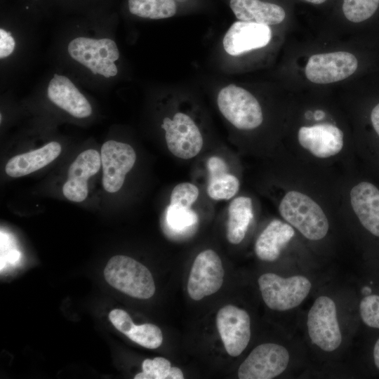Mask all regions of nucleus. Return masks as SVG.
I'll return each mask as SVG.
<instances>
[{
	"mask_svg": "<svg viewBox=\"0 0 379 379\" xmlns=\"http://www.w3.org/2000/svg\"><path fill=\"white\" fill-rule=\"evenodd\" d=\"M283 218L310 240L324 238L329 228L321 208L310 197L297 191L288 192L279 204Z\"/></svg>",
	"mask_w": 379,
	"mask_h": 379,
	"instance_id": "1",
	"label": "nucleus"
},
{
	"mask_svg": "<svg viewBox=\"0 0 379 379\" xmlns=\"http://www.w3.org/2000/svg\"><path fill=\"white\" fill-rule=\"evenodd\" d=\"M104 276L109 284L131 297L147 299L154 294V281L149 270L128 256L111 258Z\"/></svg>",
	"mask_w": 379,
	"mask_h": 379,
	"instance_id": "2",
	"label": "nucleus"
},
{
	"mask_svg": "<svg viewBox=\"0 0 379 379\" xmlns=\"http://www.w3.org/2000/svg\"><path fill=\"white\" fill-rule=\"evenodd\" d=\"M262 298L273 310L286 311L300 305L308 295L312 284L301 275L283 278L274 273L262 274L258 280Z\"/></svg>",
	"mask_w": 379,
	"mask_h": 379,
	"instance_id": "3",
	"label": "nucleus"
},
{
	"mask_svg": "<svg viewBox=\"0 0 379 379\" xmlns=\"http://www.w3.org/2000/svg\"><path fill=\"white\" fill-rule=\"evenodd\" d=\"M217 103L221 114L236 128L252 130L262 122L261 107L257 99L247 90L230 84L218 95Z\"/></svg>",
	"mask_w": 379,
	"mask_h": 379,
	"instance_id": "4",
	"label": "nucleus"
},
{
	"mask_svg": "<svg viewBox=\"0 0 379 379\" xmlns=\"http://www.w3.org/2000/svg\"><path fill=\"white\" fill-rule=\"evenodd\" d=\"M68 53L93 74L109 78L117 74L114 62L119 59V52L116 43L110 39L77 37L69 42Z\"/></svg>",
	"mask_w": 379,
	"mask_h": 379,
	"instance_id": "5",
	"label": "nucleus"
},
{
	"mask_svg": "<svg viewBox=\"0 0 379 379\" xmlns=\"http://www.w3.org/2000/svg\"><path fill=\"white\" fill-rule=\"evenodd\" d=\"M308 333L312 343L326 352H333L342 343L334 301L319 296L310 308L307 321Z\"/></svg>",
	"mask_w": 379,
	"mask_h": 379,
	"instance_id": "6",
	"label": "nucleus"
},
{
	"mask_svg": "<svg viewBox=\"0 0 379 379\" xmlns=\"http://www.w3.org/2000/svg\"><path fill=\"white\" fill-rule=\"evenodd\" d=\"M289 353L280 345L267 343L255 347L238 369L240 379H271L282 373L289 362Z\"/></svg>",
	"mask_w": 379,
	"mask_h": 379,
	"instance_id": "7",
	"label": "nucleus"
},
{
	"mask_svg": "<svg viewBox=\"0 0 379 379\" xmlns=\"http://www.w3.org/2000/svg\"><path fill=\"white\" fill-rule=\"evenodd\" d=\"M169 151L175 157L189 159L197 156L203 146V138L192 119L182 112L173 119L165 117L161 124Z\"/></svg>",
	"mask_w": 379,
	"mask_h": 379,
	"instance_id": "8",
	"label": "nucleus"
},
{
	"mask_svg": "<svg viewBox=\"0 0 379 379\" xmlns=\"http://www.w3.org/2000/svg\"><path fill=\"white\" fill-rule=\"evenodd\" d=\"M224 279V270L219 255L208 249L199 253L191 268L187 292L190 298L199 300L211 295L221 288Z\"/></svg>",
	"mask_w": 379,
	"mask_h": 379,
	"instance_id": "9",
	"label": "nucleus"
},
{
	"mask_svg": "<svg viewBox=\"0 0 379 379\" xmlns=\"http://www.w3.org/2000/svg\"><path fill=\"white\" fill-rule=\"evenodd\" d=\"M100 157L103 188L110 193L118 192L135 162V152L128 144L108 140L101 147Z\"/></svg>",
	"mask_w": 379,
	"mask_h": 379,
	"instance_id": "10",
	"label": "nucleus"
},
{
	"mask_svg": "<svg viewBox=\"0 0 379 379\" xmlns=\"http://www.w3.org/2000/svg\"><path fill=\"white\" fill-rule=\"evenodd\" d=\"M357 66V59L349 52L314 54L307 61L305 75L313 83L330 84L349 77Z\"/></svg>",
	"mask_w": 379,
	"mask_h": 379,
	"instance_id": "11",
	"label": "nucleus"
},
{
	"mask_svg": "<svg viewBox=\"0 0 379 379\" xmlns=\"http://www.w3.org/2000/svg\"><path fill=\"white\" fill-rule=\"evenodd\" d=\"M216 324L227 354L234 357L241 354L251 339V319L247 312L227 305L218 311Z\"/></svg>",
	"mask_w": 379,
	"mask_h": 379,
	"instance_id": "12",
	"label": "nucleus"
},
{
	"mask_svg": "<svg viewBox=\"0 0 379 379\" xmlns=\"http://www.w3.org/2000/svg\"><path fill=\"white\" fill-rule=\"evenodd\" d=\"M271 37L269 25L239 20L227 31L222 45L227 53L236 56L267 46Z\"/></svg>",
	"mask_w": 379,
	"mask_h": 379,
	"instance_id": "13",
	"label": "nucleus"
},
{
	"mask_svg": "<svg viewBox=\"0 0 379 379\" xmlns=\"http://www.w3.org/2000/svg\"><path fill=\"white\" fill-rule=\"evenodd\" d=\"M101 157L95 149L82 152L68 169L67 180L62 187L64 196L74 202L83 201L88 196V180L101 167Z\"/></svg>",
	"mask_w": 379,
	"mask_h": 379,
	"instance_id": "14",
	"label": "nucleus"
},
{
	"mask_svg": "<svg viewBox=\"0 0 379 379\" xmlns=\"http://www.w3.org/2000/svg\"><path fill=\"white\" fill-rule=\"evenodd\" d=\"M298 138L302 147L319 158L335 155L343 147V131L331 124L302 126L298 131Z\"/></svg>",
	"mask_w": 379,
	"mask_h": 379,
	"instance_id": "15",
	"label": "nucleus"
},
{
	"mask_svg": "<svg viewBox=\"0 0 379 379\" xmlns=\"http://www.w3.org/2000/svg\"><path fill=\"white\" fill-rule=\"evenodd\" d=\"M47 94L52 102L76 118H86L92 113L89 102L65 76L55 74Z\"/></svg>",
	"mask_w": 379,
	"mask_h": 379,
	"instance_id": "16",
	"label": "nucleus"
},
{
	"mask_svg": "<svg viewBox=\"0 0 379 379\" xmlns=\"http://www.w3.org/2000/svg\"><path fill=\"white\" fill-rule=\"evenodd\" d=\"M350 201L361 225L379 237V190L372 183L360 182L352 189Z\"/></svg>",
	"mask_w": 379,
	"mask_h": 379,
	"instance_id": "17",
	"label": "nucleus"
},
{
	"mask_svg": "<svg viewBox=\"0 0 379 379\" xmlns=\"http://www.w3.org/2000/svg\"><path fill=\"white\" fill-rule=\"evenodd\" d=\"M60 152V145L51 142L39 149L12 157L7 162L5 171L13 178L28 175L53 161Z\"/></svg>",
	"mask_w": 379,
	"mask_h": 379,
	"instance_id": "18",
	"label": "nucleus"
},
{
	"mask_svg": "<svg viewBox=\"0 0 379 379\" xmlns=\"http://www.w3.org/2000/svg\"><path fill=\"white\" fill-rule=\"evenodd\" d=\"M230 6L236 18L244 22L273 25L286 16L282 7L260 0H230Z\"/></svg>",
	"mask_w": 379,
	"mask_h": 379,
	"instance_id": "19",
	"label": "nucleus"
},
{
	"mask_svg": "<svg viewBox=\"0 0 379 379\" xmlns=\"http://www.w3.org/2000/svg\"><path fill=\"white\" fill-rule=\"evenodd\" d=\"M293 227L279 220H272L262 232L255 244V253L264 261L272 262L294 236Z\"/></svg>",
	"mask_w": 379,
	"mask_h": 379,
	"instance_id": "20",
	"label": "nucleus"
},
{
	"mask_svg": "<svg viewBox=\"0 0 379 379\" xmlns=\"http://www.w3.org/2000/svg\"><path fill=\"white\" fill-rule=\"evenodd\" d=\"M253 217L251 198L241 196L232 201L228 208L227 227V238L231 244H238L244 239Z\"/></svg>",
	"mask_w": 379,
	"mask_h": 379,
	"instance_id": "21",
	"label": "nucleus"
},
{
	"mask_svg": "<svg viewBox=\"0 0 379 379\" xmlns=\"http://www.w3.org/2000/svg\"><path fill=\"white\" fill-rule=\"evenodd\" d=\"M198 220L191 208L170 204L165 212L166 231L174 237L188 235L194 232Z\"/></svg>",
	"mask_w": 379,
	"mask_h": 379,
	"instance_id": "22",
	"label": "nucleus"
},
{
	"mask_svg": "<svg viewBox=\"0 0 379 379\" xmlns=\"http://www.w3.org/2000/svg\"><path fill=\"white\" fill-rule=\"evenodd\" d=\"M128 4L133 15L155 20L171 18L177 10L174 0H128Z\"/></svg>",
	"mask_w": 379,
	"mask_h": 379,
	"instance_id": "23",
	"label": "nucleus"
},
{
	"mask_svg": "<svg viewBox=\"0 0 379 379\" xmlns=\"http://www.w3.org/2000/svg\"><path fill=\"white\" fill-rule=\"evenodd\" d=\"M239 181L228 171L209 174L208 196L214 200L230 199L238 192Z\"/></svg>",
	"mask_w": 379,
	"mask_h": 379,
	"instance_id": "24",
	"label": "nucleus"
},
{
	"mask_svg": "<svg viewBox=\"0 0 379 379\" xmlns=\"http://www.w3.org/2000/svg\"><path fill=\"white\" fill-rule=\"evenodd\" d=\"M378 6L379 0H343V11L348 20L361 22L371 17Z\"/></svg>",
	"mask_w": 379,
	"mask_h": 379,
	"instance_id": "25",
	"label": "nucleus"
},
{
	"mask_svg": "<svg viewBox=\"0 0 379 379\" xmlns=\"http://www.w3.org/2000/svg\"><path fill=\"white\" fill-rule=\"evenodd\" d=\"M127 336L132 341L149 349L159 347L163 341L161 329L152 324L135 325Z\"/></svg>",
	"mask_w": 379,
	"mask_h": 379,
	"instance_id": "26",
	"label": "nucleus"
},
{
	"mask_svg": "<svg viewBox=\"0 0 379 379\" xmlns=\"http://www.w3.org/2000/svg\"><path fill=\"white\" fill-rule=\"evenodd\" d=\"M142 371L136 374L135 379H169L171 364L164 357L147 359L142 362Z\"/></svg>",
	"mask_w": 379,
	"mask_h": 379,
	"instance_id": "27",
	"label": "nucleus"
},
{
	"mask_svg": "<svg viewBox=\"0 0 379 379\" xmlns=\"http://www.w3.org/2000/svg\"><path fill=\"white\" fill-rule=\"evenodd\" d=\"M198 187L190 182L177 185L172 190L170 204L191 208L198 198Z\"/></svg>",
	"mask_w": 379,
	"mask_h": 379,
	"instance_id": "28",
	"label": "nucleus"
},
{
	"mask_svg": "<svg viewBox=\"0 0 379 379\" xmlns=\"http://www.w3.org/2000/svg\"><path fill=\"white\" fill-rule=\"evenodd\" d=\"M359 312L364 324L379 328V295L365 296L360 302Z\"/></svg>",
	"mask_w": 379,
	"mask_h": 379,
	"instance_id": "29",
	"label": "nucleus"
},
{
	"mask_svg": "<svg viewBox=\"0 0 379 379\" xmlns=\"http://www.w3.org/2000/svg\"><path fill=\"white\" fill-rule=\"evenodd\" d=\"M109 319L114 326L126 335H128L135 326L129 314L121 309L112 310L109 314Z\"/></svg>",
	"mask_w": 379,
	"mask_h": 379,
	"instance_id": "30",
	"label": "nucleus"
},
{
	"mask_svg": "<svg viewBox=\"0 0 379 379\" xmlns=\"http://www.w3.org/2000/svg\"><path fill=\"white\" fill-rule=\"evenodd\" d=\"M15 42L11 33L0 29V58L10 55L14 51Z\"/></svg>",
	"mask_w": 379,
	"mask_h": 379,
	"instance_id": "31",
	"label": "nucleus"
},
{
	"mask_svg": "<svg viewBox=\"0 0 379 379\" xmlns=\"http://www.w3.org/2000/svg\"><path fill=\"white\" fill-rule=\"evenodd\" d=\"M371 120L375 132L379 135V104L373 109L371 114Z\"/></svg>",
	"mask_w": 379,
	"mask_h": 379,
	"instance_id": "32",
	"label": "nucleus"
},
{
	"mask_svg": "<svg viewBox=\"0 0 379 379\" xmlns=\"http://www.w3.org/2000/svg\"><path fill=\"white\" fill-rule=\"evenodd\" d=\"M184 378L182 371L175 366H171L169 373V379H182Z\"/></svg>",
	"mask_w": 379,
	"mask_h": 379,
	"instance_id": "33",
	"label": "nucleus"
},
{
	"mask_svg": "<svg viewBox=\"0 0 379 379\" xmlns=\"http://www.w3.org/2000/svg\"><path fill=\"white\" fill-rule=\"evenodd\" d=\"M373 359L376 367L379 369V338L376 341L374 346Z\"/></svg>",
	"mask_w": 379,
	"mask_h": 379,
	"instance_id": "34",
	"label": "nucleus"
},
{
	"mask_svg": "<svg viewBox=\"0 0 379 379\" xmlns=\"http://www.w3.org/2000/svg\"><path fill=\"white\" fill-rule=\"evenodd\" d=\"M305 1L312 4H320L325 2L326 0H305Z\"/></svg>",
	"mask_w": 379,
	"mask_h": 379,
	"instance_id": "35",
	"label": "nucleus"
},
{
	"mask_svg": "<svg viewBox=\"0 0 379 379\" xmlns=\"http://www.w3.org/2000/svg\"><path fill=\"white\" fill-rule=\"evenodd\" d=\"M371 292V289L368 287H365L363 290V293H369Z\"/></svg>",
	"mask_w": 379,
	"mask_h": 379,
	"instance_id": "36",
	"label": "nucleus"
}]
</instances>
